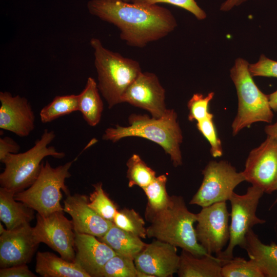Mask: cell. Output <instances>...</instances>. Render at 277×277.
<instances>
[{"label":"cell","mask_w":277,"mask_h":277,"mask_svg":"<svg viewBox=\"0 0 277 277\" xmlns=\"http://www.w3.org/2000/svg\"><path fill=\"white\" fill-rule=\"evenodd\" d=\"M197 128L210 145V153L214 157H220L223 154V149L220 139L213 122V114L210 113L206 118L197 121Z\"/></svg>","instance_id":"1f68e13d"},{"label":"cell","mask_w":277,"mask_h":277,"mask_svg":"<svg viewBox=\"0 0 277 277\" xmlns=\"http://www.w3.org/2000/svg\"><path fill=\"white\" fill-rule=\"evenodd\" d=\"M123 1H124V2H131V0H122Z\"/></svg>","instance_id":"7bdbcfd3"},{"label":"cell","mask_w":277,"mask_h":277,"mask_svg":"<svg viewBox=\"0 0 277 277\" xmlns=\"http://www.w3.org/2000/svg\"><path fill=\"white\" fill-rule=\"evenodd\" d=\"M248 0H226L221 6L220 10L228 11L235 6H238Z\"/></svg>","instance_id":"74e56055"},{"label":"cell","mask_w":277,"mask_h":277,"mask_svg":"<svg viewBox=\"0 0 277 277\" xmlns=\"http://www.w3.org/2000/svg\"><path fill=\"white\" fill-rule=\"evenodd\" d=\"M15 193L0 188V220L7 229L29 223L34 218V210L14 199Z\"/></svg>","instance_id":"44dd1931"},{"label":"cell","mask_w":277,"mask_h":277,"mask_svg":"<svg viewBox=\"0 0 277 277\" xmlns=\"http://www.w3.org/2000/svg\"><path fill=\"white\" fill-rule=\"evenodd\" d=\"M222 277H264L255 262L243 258H232L222 267Z\"/></svg>","instance_id":"83f0119b"},{"label":"cell","mask_w":277,"mask_h":277,"mask_svg":"<svg viewBox=\"0 0 277 277\" xmlns=\"http://www.w3.org/2000/svg\"><path fill=\"white\" fill-rule=\"evenodd\" d=\"M145 215L150 223L146 228L147 238L168 243L197 256L209 254L196 239L193 226L196 214L188 209L182 196H170L165 208L145 212Z\"/></svg>","instance_id":"7a4b0ae2"},{"label":"cell","mask_w":277,"mask_h":277,"mask_svg":"<svg viewBox=\"0 0 277 277\" xmlns=\"http://www.w3.org/2000/svg\"><path fill=\"white\" fill-rule=\"evenodd\" d=\"M127 177L128 187L137 186L142 189L146 187L156 178V173L136 154H133L128 160Z\"/></svg>","instance_id":"484cf974"},{"label":"cell","mask_w":277,"mask_h":277,"mask_svg":"<svg viewBox=\"0 0 277 277\" xmlns=\"http://www.w3.org/2000/svg\"><path fill=\"white\" fill-rule=\"evenodd\" d=\"M20 149L19 145L12 138L5 136L0 138V161L2 163L10 153H17Z\"/></svg>","instance_id":"8d00e7d4"},{"label":"cell","mask_w":277,"mask_h":277,"mask_svg":"<svg viewBox=\"0 0 277 277\" xmlns=\"http://www.w3.org/2000/svg\"><path fill=\"white\" fill-rule=\"evenodd\" d=\"M264 131L267 136L277 140V121L273 124L266 125L264 128Z\"/></svg>","instance_id":"f35d334b"},{"label":"cell","mask_w":277,"mask_h":277,"mask_svg":"<svg viewBox=\"0 0 277 277\" xmlns=\"http://www.w3.org/2000/svg\"><path fill=\"white\" fill-rule=\"evenodd\" d=\"M167 181L166 176L162 174L142 189L148 200L145 212L158 211L166 206L170 197L166 190Z\"/></svg>","instance_id":"4316f807"},{"label":"cell","mask_w":277,"mask_h":277,"mask_svg":"<svg viewBox=\"0 0 277 277\" xmlns=\"http://www.w3.org/2000/svg\"><path fill=\"white\" fill-rule=\"evenodd\" d=\"M277 191V190H276ZM276 201H277V197H276Z\"/></svg>","instance_id":"ee69618b"},{"label":"cell","mask_w":277,"mask_h":277,"mask_svg":"<svg viewBox=\"0 0 277 277\" xmlns=\"http://www.w3.org/2000/svg\"><path fill=\"white\" fill-rule=\"evenodd\" d=\"M267 96L271 108L273 111L277 112V90Z\"/></svg>","instance_id":"ab89813d"},{"label":"cell","mask_w":277,"mask_h":277,"mask_svg":"<svg viewBox=\"0 0 277 277\" xmlns=\"http://www.w3.org/2000/svg\"><path fill=\"white\" fill-rule=\"evenodd\" d=\"M78 94L56 96L41 110V120L43 123H49L61 116L78 111Z\"/></svg>","instance_id":"d4e9b609"},{"label":"cell","mask_w":277,"mask_h":277,"mask_svg":"<svg viewBox=\"0 0 277 277\" xmlns=\"http://www.w3.org/2000/svg\"><path fill=\"white\" fill-rule=\"evenodd\" d=\"M243 249L257 264L265 276L277 277V244L263 243L251 229L247 234Z\"/></svg>","instance_id":"ffe728a7"},{"label":"cell","mask_w":277,"mask_h":277,"mask_svg":"<svg viewBox=\"0 0 277 277\" xmlns=\"http://www.w3.org/2000/svg\"><path fill=\"white\" fill-rule=\"evenodd\" d=\"M165 90L153 73L141 72L125 92L122 103L148 111L159 118L167 111L165 103Z\"/></svg>","instance_id":"4fadbf2b"},{"label":"cell","mask_w":277,"mask_h":277,"mask_svg":"<svg viewBox=\"0 0 277 277\" xmlns=\"http://www.w3.org/2000/svg\"><path fill=\"white\" fill-rule=\"evenodd\" d=\"M229 216L226 202L203 207L196 214V239L207 253L217 256L229 242Z\"/></svg>","instance_id":"30bf717a"},{"label":"cell","mask_w":277,"mask_h":277,"mask_svg":"<svg viewBox=\"0 0 277 277\" xmlns=\"http://www.w3.org/2000/svg\"><path fill=\"white\" fill-rule=\"evenodd\" d=\"M90 44L94 50L97 87L111 108L122 103L125 92L142 71L137 61L107 49L98 38H92Z\"/></svg>","instance_id":"277c9868"},{"label":"cell","mask_w":277,"mask_h":277,"mask_svg":"<svg viewBox=\"0 0 277 277\" xmlns=\"http://www.w3.org/2000/svg\"><path fill=\"white\" fill-rule=\"evenodd\" d=\"M55 134L52 130L45 129L41 138L34 145L23 153L9 154L3 163L4 171L0 174L1 187L15 193L29 187L36 180L41 168L42 160L51 156L62 159L65 153L58 151L49 144L54 140Z\"/></svg>","instance_id":"5b68a950"},{"label":"cell","mask_w":277,"mask_h":277,"mask_svg":"<svg viewBox=\"0 0 277 277\" xmlns=\"http://www.w3.org/2000/svg\"><path fill=\"white\" fill-rule=\"evenodd\" d=\"M249 71L253 76L277 78V61L261 55L258 62L249 65Z\"/></svg>","instance_id":"e575fe53"},{"label":"cell","mask_w":277,"mask_h":277,"mask_svg":"<svg viewBox=\"0 0 277 277\" xmlns=\"http://www.w3.org/2000/svg\"><path fill=\"white\" fill-rule=\"evenodd\" d=\"M136 277H154L147 273L143 271L137 270Z\"/></svg>","instance_id":"60d3db41"},{"label":"cell","mask_w":277,"mask_h":277,"mask_svg":"<svg viewBox=\"0 0 277 277\" xmlns=\"http://www.w3.org/2000/svg\"><path fill=\"white\" fill-rule=\"evenodd\" d=\"M56 211L46 215L36 214V223L33 232L37 241L44 243L60 256L74 262L75 256V231L72 221Z\"/></svg>","instance_id":"8fae6325"},{"label":"cell","mask_w":277,"mask_h":277,"mask_svg":"<svg viewBox=\"0 0 277 277\" xmlns=\"http://www.w3.org/2000/svg\"><path fill=\"white\" fill-rule=\"evenodd\" d=\"M97 239L111 247L116 254L133 260L146 245L140 237L114 224L104 236Z\"/></svg>","instance_id":"603a6c76"},{"label":"cell","mask_w":277,"mask_h":277,"mask_svg":"<svg viewBox=\"0 0 277 277\" xmlns=\"http://www.w3.org/2000/svg\"><path fill=\"white\" fill-rule=\"evenodd\" d=\"M88 203L89 198L86 195L69 194L64 201L63 211L71 216L75 232L101 238L113 223L98 215L89 206Z\"/></svg>","instance_id":"e0dca14e"},{"label":"cell","mask_w":277,"mask_h":277,"mask_svg":"<svg viewBox=\"0 0 277 277\" xmlns=\"http://www.w3.org/2000/svg\"><path fill=\"white\" fill-rule=\"evenodd\" d=\"M87 7L91 15L115 26L121 39L133 47L144 48L166 36L177 26L172 12L157 4L90 0Z\"/></svg>","instance_id":"6da1fadb"},{"label":"cell","mask_w":277,"mask_h":277,"mask_svg":"<svg viewBox=\"0 0 277 277\" xmlns=\"http://www.w3.org/2000/svg\"><path fill=\"white\" fill-rule=\"evenodd\" d=\"M35 269L43 277H90L74 262L48 251L37 252Z\"/></svg>","instance_id":"7402d4cb"},{"label":"cell","mask_w":277,"mask_h":277,"mask_svg":"<svg viewBox=\"0 0 277 277\" xmlns=\"http://www.w3.org/2000/svg\"><path fill=\"white\" fill-rule=\"evenodd\" d=\"M75 161L55 168L52 167L48 161L45 164L42 163L35 182L27 189L15 193L14 199L42 215L64 211L60 203L62 198L61 190L67 195L70 194L65 180L71 176L69 170Z\"/></svg>","instance_id":"52a82bcc"},{"label":"cell","mask_w":277,"mask_h":277,"mask_svg":"<svg viewBox=\"0 0 277 277\" xmlns=\"http://www.w3.org/2000/svg\"><path fill=\"white\" fill-rule=\"evenodd\" d=\"M203 179L189 204L202 208L229 201L235 188L245 181L242 172L227 161H211L202 170Z\"/></svg>","instance_id":"9c48e42d"},{"label":"cell","mask_w":277,"mask_h":277,"mask_svg":"<svg viewBox=\"0 0 277 277\" xmlns=\"http://www.w3.org/2000/svg\"><path fill=\"white\" fill-rule=\"evenodd\" d=\"M113 223L118 227L141 239L147 238L145 221L133 209L125 208L117 210L114 215Z\"/></svg>","instance_id":"f1b7e54d"},{"label":"cell","mask_w":277,"mask_h":277,"mask_svg":"<svg viewBox=\"0 0 277 277\" xmlns=\"http://www.w3.org/2000/svg\"><path fill=\"white\" fill-rule=\"evenodd\" d=\"M180 260L176 247L155 239L146 244L134 262L139 271L154 277H169L177 273Z\"/></svg>","instance_id":"9a60e30c"},{"label":"cell","mask_w":277,"mask_h":277,"mask_svg":"<svg viewBox=\"0 0 277 277\" xmlns=\"http://www.w3.org/2000/svg\"><path fill=\"white\" fill-rule=\"evenodd\" d=\"M134 260L116 254L104 266L101 277H136Z\"/></svg>","instance_id":"4dcf8cb0"},{"label":"cell","mask_w":277,"mask_h":277,"mask_svg":"<svg viewBox=\"0 0 277 277\" xmlns=\"http://www.w3.org/2000/svg\"><path fill=\"white\" fill-rule=\"evenodd\" d=\"M39 244L29 223L5 229L0 236L1 268L29 263Z\"/></svg>","instance_id":"5bb4252c"},{"label":"cell","mask_w":277,"mask_h":277,"mask_svg":"<svg viewBox=\"0 0 277 277\" xmlns=\"http://www.w3.org/2000/svg\"><path fill=\"white\" fill-rule=\"evenodd\" d=\"M74 262L90 277H101L104 266L116 255L114 250L96 236L75 232Z\"/></svg>","instance_id":"ac0fdd59"},{"label":"cell","mask_w":277,"mask_h":277,"mask_svg":"<svg viewBox=\"0 0 277 277\" xmlns=\"http://www.w3.org/2000/svg\"><path fill=\"white\" fill-rule=\"evenodd\" d=\"M180 255L179 277H222L221 270L224 262L212 254L197 256L184 250Z\"/></svg>","instance_id":"d6986e66"},{"label":"cell","mask_w":277,"mask_h":277,"mask_svg":"<svg viewBox=\"0 0 277 277\" xmlns=\"http://www.w3.org/2000/svg\"><path fill=\"white\" fill-rule=\"evenodd\" d=\"M92 186L94 189L89 197V206L103 218L113 222L118 210L116 205L104 191L101 182Z\"/></svg>","instance_id":"f546056e"},{"label":"cell","mask_w":277,"mask_h":277,"mask_svg":"<svg viewBox=\"0 0 277 277\" xmlns=\"http://www.w3.org/2000/svg\"><path fill=\"white\" fill-rule=\"evenodd\" d=\"M246 181L264 193L277 190V140L267 136L250 151L242 171Z\"/></svg>","instance_id":"7c38bea8"},{"label":"cell","mask_w":277,"mask_h":277,"mask_svg":"<svg viewBox=\"0 0 277 277\" xmlns=\"http://www.w3.org/2000/svg\"><path fill=\"white\" fill-rule=\"evenodd\" d=\"M1 277H35L27 264H22L5 268H1Z\"/></svg>","instance_id":"d590c367"},{"label":"cell","mask_w":277,"mask_h":277,"mask_svg":"<svg viewBox=\"0 0 277 277\" xmlns=\"http://www.w3.org/2000/svg\"><path fill=\"white\" fill-rule=\"evenodd\" d=\"M4 226L2 225V223H0V234L2 233L5 230Z\"/></svg>","instance_id":"b9f144b4"},{"label":"cell","mask_w":277,"mask_h":277,"mask_svg":"<svg viewBox=\"0 0 277 277\" xmlns=\"http://www.w3.org/2000/svg\"><path fill=\"white\" fill-rule=\"evenodd\" d=\"M78 96V111L89 125L96 126L101 121L104 105L97 84L93 78H88L85 88Z\"/></svg>","instance_id":"cb8c5ba5"},{"label":"cell","mask_w":277,"mask_h":277,"mask_svg":"<svg viewBox=\"0 0 277 277\" xmlns=\"http://www.w3.org/2000/svg\"><path fill=\"white\" fill-rule=\"evenodd\" d=\"M0 128L20 137L28 136L35 127V115L28 100L8 91L0 92Z\"/></svg>","instance_id":"2e32d148"},{"label":"cell","mask_w":277,"mask_h":277,"mask_svg":"<svg viewBox=\"0 0 277 277\" xmlns=\"http://www.w3.org/2000/svg\"><path fill=\"white\" fill-rule=\"evenodd\" d=\"M264 193L262 190L252 185L248 188L244 194L240 195L234 192L230 198L231 210L228 245L216 256L224 263L233 258V251L236 246L243 248L246 235L254 225L266 222L256 215L260 200Z\"/></svg>","instance_id":"ba28073f"},{"label":"cell","mask_w":277,"mask_h":277,"mask_svg":"<svg viewBox=\"0 0 277 277\" xmlns=\"http://www.w3.org/2000/svg\"><path fill=\"white\" fill-rule=\"evenodd\" d=\"M249 64L238 58L230 70V77L236 90L238 107L231 125L233 135L257 122L270 124L273 117L267 95L254 83L249 71Z\"/></svg>","instance_id":"8992f818"},{"label":"cell","mask_w":277,"mask_h":277,"mask_svg":"<svg viewBox=\"0 0 277 277\" xmlns=\"http://www.w3.org/2000/svg\"><path fill=\"white\" fill-rule=\"evenodd\" d=\"M131 2L144 5L169 4L189 11L199 20L204 19L206 17L205 12L200 7L195 0H131Z\"/></svg>","instance_id":"836d02e7"},{"label":"cell","mask_w":277,"mask_h":277,"mask_svg":"<svg viewBox=\"0 0 277 277\" xmlns=\"http://www.w3.org/2000/svg\"><path fill=\"white\" fill-rule=\"evenodd\" d=\"M214 95L213 92L209 93L206 96L199 93L194 94L187 103L188 120L197 122L206 118L210 113L209 105Z\"/></svg>","instance_id":"d6a6232c"},{"label":"cell","mask_w":277,"mask_h":277,"mask_svg":"<svg viewBox=\"0 0 277 277\" xmlns=\"http://www.w3.org/2000/svg\"><path fill=\"white\" fill-rule=\"evenodd\" d=\"M129 123L127 127L117 125L114 128H107L103 139L115 143L129 136L146 138L161 146L169 155L174 167L182 164L180 145L183 135L177 121V114L173 109H168L159 118L133 114L129 117Z\"/></svg>","instance_id":"3957f363"}]
</instances>
